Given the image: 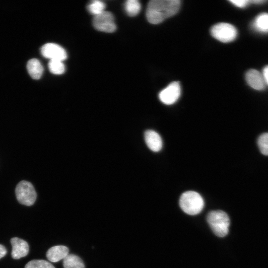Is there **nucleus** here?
<instances>
[{
    "label": "nucleus",
    "mask_w": 268,
    "mask_h": 268,
    "mask_svg": "<svg viewBox=\"0 0 268 268\" xmlns=\"http://www.w3.org/2000/svg\"><path fill=\"white\" fill-rule=\"evenodd\" d=\"M181 5L179 0H152L148 3L146 15L151 24L162 22L166 18L175 15Z\"/></svg>",
    "instance_id": "obj_1"
},
{
    "label": "nucleus",
    "mask_w": 268,
    "mask_h": 268,
    "mask_svg": "<svg viewBox=\"0 0 268 268\" xmlns=\"http://www.w3.org/2000/svg\"><path fill=\"white\" fill-rule=\"evenodd\" d=\"M204 201L198 192L189 191L183 193L179 200V205L182 210L189 215L200 213L204 207Z\"/></svg>",
    "instance_id": "obj_2"
},
{
    "label": "nucleus",
    "mask_w": 268,
    "mask_h": 268,
    "mask_svg": "<svg viewBox=\"0 0 268 268\" xmlns=\"http://www.w3.org/2000/svg\"><path fill=\"white\" fill-rule=\"evenodd\" d=\"M206 220L213 232L223 237L229 232L230 219L227 214L221 210H212L207 215Z\"/></svg>",
    "instance_id": "obj_3"
},
{
    "label": "nucleus",
    "mask_w": 268,
    "mask_h": 268,
    "mask_svg": "<svg viewBox=\"0 0 268 268\" xmlns=\"http://www.w3.org/2000/svg\"><path fill=\"white\" fill-rule=\"evenodd\" d=\"M213 37L223 43L234 41L237 36L236 28L228 23H218L213 25L210 30Z\"/></svg>",
    "instance_id": "obj_4"
},
{
    "label": "nucleus",
    "mask_w": 268,
    "mask_h": 268,
    "mask_svg": "<svg viewBox=\"0 0 268 268\" xmlns=\"http://www.w3.org/2000/svg\"><path fill=\"white\" fill-rule=\"evenodd\" d=\"M15 195L18 202L26 206L33 205L37 197L33 185L26 181H21L17 185Z\"/></svg>",
    "instance_id": "obj_5"
},
{
    "label": "nucleus",
    "mask_w": 268,
    "mask_h": 268,
    "mask_svg": "<svg viewBox=\"0 0 268 268\" xmlns=\"http://www.w3.org/2000/svg\"><path fill=\"white\" fill-rule=\"evenodd\" d=\"M93 25L96 30L104 32L111 33L116 29L114 16L109 11H104L94 16Z\"/></svg>",
    "instance_id": "obj_6"
},
{
    "label": "nucleus",
    "mask_w": 268,
    "mask_h": 268,
    "mask_svg": "<svg viewBox=\"0 0 268 268\" xmlns=\"http://www.w3.org/2000/svg\"><path fill=\"white\" fill-rule=\"evenodd\" d=\"M181 94V87L178 81L170 83L159 94L160 100L166 105L175 103L179 99Z\"/></svg>",
    "instance_id": "obj_7"
},
{
    "label": "nucleus",
    "mask_w": 268,
    "mask_h": 268,
    "mask_svg": "<svg viewBox=\"0 0 268 268\" xmlns=\"http://www.w3.org/2000/svg\"><path fill=\"white\" fill-rule=\"evenodd\" d=\"M41 53L44 57L50 60L63 61L67 58L66 50L59 45L53 43L44 45L41 48Z\"/></svg>",
    "instance_id": "obj_8"
},
{
    "label": "nucleus",
    "mask_w": 268,
    "mask_h": 268,
    "mask_svg": "<svg viewBox=\"0 0 268 268\" xmlns=\"http://www.w3.org/2000/svg\"><path fill=\"white\" fill-rule=\"evenodd\" d=\"M245 79L248 84L256 90H263L266 87L262 73L256 69L248 70L246 73Z\"/></svg>",
    "instance_id": "obj_9"
},
{
    "label": "nucleus",
    "mask_w": 268,
    "mask_h": 268,
    "mask_svg": "<svg viewBox=\"0 0 268 268\" xmlns=\"http://www.w3.org/2000/svg\"><path fill=\"white\" fill-rule=\"evenodd\" d=\"M12 245L11 257L14 259H19L27 255L29 245L25 240L17 237L11 239Z\"/></svg>",
    "instance_id": "obj_10"
},
{
    "label": "nucleus",
    "mask_w": 268,
    "mask_h": 268,
    "mask_svg": "<svg viewBox=\"0 0 268 268\" xmlns=\"http://www.w3.org/2000/svg\"><path fill=\"white\" fill-rule=\"evenodd\" d=\"M144 140L147 147L153 152H158L162 148L161 137L156 132L148 130L144 134Z\"/></svg>",
    "instance_id": "obj_11"
},
{
    "label": "nucleus",
    "mask_w": 268,
    "mask_h": 268,
    "mask_svg": "<svg viewBox=\"0 0 268 268\" xmlns=\"http://www.w3.org/2000/svg\"><path fill=\"white\" fill-rule=\"evenodd\" d=\"M68 248L65 246H55L47 251L46 257L50 262L56 263L64 260L68 255Z\"/></svg>",
    "instance_id": "obj_12"
},
{
    "label": "nucleus",
    "mask_w": 268,
    "mask_h": 268,
    "mask_svg": "<svg viewBox=\"0 0 268 268\" xmlns=\"http://www.w3.org/2000/svg\"><path fill=\"white\" fill-rule=\"evenodd\" d=\"M27 69L30 76L34 79H40L44 71L42 65L36 59H32L28 61L27 64Z\"/></svg>",
    "instance_id": "obj_13"
},
{
    "label": "nucleus",
    "mask_w": 268,
    "mask_h": 268,
    "mask_svg": "<svg viewBox=\"0 0 268 268\" xmlns=\"http://www.w3.org/2000/svg\"><path fill=\"white\" fill-rule=\"evenodd\" d=\"M252 27L257 32L268 33V13L264 12L259 14L253 20Z\"/></svg>",
    "instance_id": "obj_14"
},
{
    "label": "nucleus",
    "mask_w": 268,
    "mask_h": 268,
    "mask_svg": "<svg viewBox=\"0 0 268 268\" xmlns=\"http://www.w3.org/2000/svg\"><path fill=\"white\" fill-rule=\"evenodd\" d=\"M64 268H85L82 260L74 254H68L63 260Z\"/></svg>",
    "instance_id": "obj_15"
},
{
    "label": "nucleus",
    "mask_w": 268,
    "mask_h": 268,
    "mask_svg": "<svg viewBox=\"0 0 268 268\" xmlns=\"http://www.w3.org/2000/svg\"><path fill=\"white\" fill-rule=\"evenodd\" d=\"M125 10L131 16L136 15L140 11L141 5L137 0H127L124 4Z\"/></svg>",
    "instance_id": "obj_16"
},
{
    "label": "nucleus",
    "mask_w": 268,
    "mask_h": 268,
    "mask_svg": "<svg viewBox=\"0 0 268 268\" xmlns=\"http://www.w3.org/2000/svg\"><path fill=\"white\" fill-rule=\"evenodd\" d=\"M63 61L60 60H50L48 67L50 71L54 74H62L65 71V66Z\"/></svg>",
    "instance_id": "obj_17"
},
{
    "label": "nucleus",
    "mask_w": 268,
    "mask_h": 268,
    "mask_svg": "<svg viewBox=\"0 0 268 268\" xmlns=\"http://www.w3.org/2000/svg\"><path fill=\"white\" fill-rule=\"evenodd\" d=\"M105 8V3L100 0H93L87 6L88 11L92 14L96 16L103 11Z\"/></svg>",
    "instance_id": "obj_18"
},
{
    "label": "nucleus",
    "mask_w": 268,
    "mask_h": 268,
    "mask_svg": "<svg viewBox=\"0 0 268 268\" xmlns=\"http://www.w3.org/2000/svg\"><path fill=\"white\" fill-rule=\"evenodd\" d=\"M257 143L261 152L265 155H268V133L261 134L258 137Z\"/></svg>",
    "instance_id": "obj_19"
},
{
    "label": "nucleus",
    "mask_w": 268,
    "mask_h": 268,
    "mask_svg": "<svg viewBox=\"0 0 268 268\" xmlns=\"http://www.w3.org/2000/svg\"><path fill=\"white\" fill-rule=\"evenodd\" d=\"M25 268H55L50 262L43 260H34L29 262Z\"/></svg>",
    "instance_id": "obj_20"
},
{
    "label": "nucleus",
    "mask_w": 268,
    "mask_h": 268,
    "mask_svg": "<svg viewBox=\"0 0 268 268\" xmlns=\"http://www.w3.org/2000/svg\"><path fill=\"white\" fill-rule=\"evenodd\" d=\"M229 1L235 6L239 8L245 7L251 3V0H231Z\"/></svg>",
    "instance_id": "obj_21"
},
{
    "label": "nucleus",
    "mask_w": 268,
    "mask_h": 268,
    "mask_svg": "<svg viewBox=\"0 0 268 268\" xmlns=\"http://www.w3.org/2000/svg\"><path fill=\"white\" fill-rule=\"evenodd\" d=\"M262 73L266 84L268 85V65L264 67Z\"/></svg>",
    "instance_id": "obj_22"
},
{
    "label": "nucleus",
    "mask_w": 268,
    "mask_h": 268,
    "mask_svg": "<svg viewBox=\"0 0 268 268\" xmlns=\"http://www.w3.org/2000/svg\"><path fill=\"white\" fill-rule=\"evenodd\" d=\"M7 253V250L5 247L0 244V259L3 257Z\"/></svg>",
    "instance_id": "obj_23"
},
{
    "label": "nucleus",
    "mask_w": 268,
    "mask_h": 268,
    "mask_svg": "<svg viewBox=\"0 0 268 268\" xmlns=\"http://www.w3.org/2000/svg\"><path fill=\"white\" fill-rule=\"evenodd\" d=\"M267 2V0H251V3L255 4H262L263 3Z\"/></svg>",
    "instance_id": "obj_24"
}]
</instances>
